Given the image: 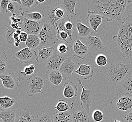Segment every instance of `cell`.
Masks as SVG:
<instances>
[{
    "label": "cell",
    "instance_id": "cell-26",
    "mask_svg": "<svg viewBox=\"0 0 132 122\" xmlns=\"http://www.w3.org/2000/svg\"><path fill=\"white\" fill-rule=\"evenodd\" d=\"M20 14L24 18L30 20L39 22L40 24H44L46 22L43 15L38 11H34L32 12L29 11H23L21 12Z\"/></svg>",
    "mask_w": 132,
    "mask_h": 122
},
{
    "label": "cell",
    "instance_id": "cell-15",
    "mask_svg": "<svg viewBox=\"0 0 132 122\" xmlns=\"http://www.w3.org/2000/svg\"><path fill=\"white\" fill-rule=\"evenodd\" d=\"M56 29L59 31H64L69 35V38L72 40V32L74 28V24L71 22L69 16L60 19L55 24Z\"/></svg>",
    "mask_w": 132,
    "mask_h": 122
},
{
    "label": "cell",
    "instance_id": "cell-9",
    "mask_svg": "<svg viewBox=\"0 0 132 122\" xmlns=\"http://www.w3.org/2000/svg\"><path fill=\"white\" fill-rule=\"evenodd\" d=\"M37 53L29 48H24L19 51L12 54V57L16 62L22 64H30L36 60Z\"/></svg>",
    "mask_w": 132,
    "mask_h": 122
},
{
    "label": "cell",
    "instance_id": "cell-30",
    "mask_svg": "<svg viewBox=\"0 0 132 122\" xmlns=\"http://www.w3.org/2000/svg\"><path fill=\"white\" fill-rule=\"evenodd\" d=\"M16 118V113L14 110L0 111V119L3 122H15Z\"/></svg>",
    "mask_w": 132,
    "mask_h": 122
},
{
    "label": "cell",
    "instance_id": "cell-39",
    "mask_svg": "<svg viewBox=\"0 0 132 122\" xmlns=\"http://www.w3.org/2000/svg\"><path fill=\"white\" fill-rule=\"evenodd\" d=\"M56 30H57L56 38L57 40L63 41L68 44L69 42L67 40V39L69 37L68 34L64 31H59L57 29H56Z\"/></svg>",
    "mask_w": 132,
    "mask_h": 122
},
{
    "label": "cell",
    "instance_id": "cell-19",
    "mask_svg": "<svg viewBox=\"0 0 132 122\" xmlns=\"http://www.w3.org/2000/svg\"><path fill=\"white\" fill-rule=\"evenodd\" d=\"M55 50L56 49L54 46L43 48H39L38 54L36 58L37 63L38 64L45 63L52 55Z\"/></svg>",
    "mask_w": 132,
    "mask_h": 122
},
{
    "label": "cell",
    "instance_id": "cell-23",
    "mask_svg": "<svg viewBox=\"0 0 132 122\" xmlns=\"http://www.w3.org/2000/svg\"><path fill=\"white\" fill-rule=\"evenodd\" d=\"M78 88L76 85L71 81L66 82L64 84L63 95L67 99H71L77 97Z\"/></svg>",
    "mask_w": 132,
    "mask_h": 122
},
{
    "label": "cell",
    "instance_id": "cell-51",
    "mask_svg": "<svg viewBox=\"0 0 132 122\" xmlns=\"http://www.w3.org/2000/svg\"><path fill=\"white\" fill-rule=\"evenodd\" d=\"M45 2V0H42V1H40V0H37V1H36V4H38L39 5H40L42 3H44Z\"/></svg>",
    "mask_w": 132,
    "mask_h": 122
},
{
    "label": "cell",
    "instance_id": "cell-11",
    "mask_svg": "<svg viewBox=\"0 0 132 122\" xmlns=\"http://www.w3.org/2000/svg\"><path fill=\"white\" fill-rule=\"evenodd\" d=\"M67 55H61L55 50L48 61L43 64L44 69L47 71L59 70L62 64L68 57Z\"/></svg>",
    "mask_w": 132,
    "mask_h": 122
},
{
    "label": "cell",
    "instance_id": "cell-6",
    "mask_svg": "<svg viewBox=\"0 0 132 122\" xmlns=\"http://www.w3.org/2000/svg\"><path fill=\"white\" fill-rule=\"evenodd\" d=\"M45 85V80L37 73H35L26 80L24 89L28 96H32L38 93H42V88Z\"/></svg>",
    "mask_w": 132,
    "mask_h": 122
},
{
    "label": "cell",
    "instance_id": "cell-33",
    "mask_svg": "<svg viewBox=\"0 0 132 122\" xmlns=\"http://www.w3.org/2000/svg\"><path fill=\"white\" fill-rule=\"evenodd\" d=\"M16 122H36L35 117L31 116L28 109H25L21 111Z\"/></svg>",
    "mask_w": 132,
    "mask_h": 122
},
{
    "label": "cell",
    "instance_id": "cell-2",
    "mask_svg": "<svg viewBox=\"0 0 132 122\" xmlns=\"http://www.w3.org/2000/svg\"><path fill=\"white\" fill-rule=\"evenodd\" d=\"M114 43L122 52L123 58L132 60V15L121 24L118 34L112 37Z\"/></svg>",
    "mask_w": 132,
    "mask_h": 122
},
{
    "label": "cell",
    "instance_id": "cell-38",
    "mask_svg": "<svg viewBox=\"0 0 132 122\" xmlns=\"http://www.w3.org/2000/svg\"><path fill=\"white\" fill-rule=\"evenodd\" d=\"M92 117L94 121L96 122H100L103 119L104 115L100 110L96 109L93 112Z\"/></svg>",
    "mask_w": 132,
    "mask_h": 122
},
{
    "label": "cell",
    "instance_id": "cell-13",
    "mask_svg": "<svg viewBox=\"0 0 132 122\" xmlns=\"http://www.w3.org/2000/svg\"><path fill=\"white\" fill-rule=\"evenodd\" d=\"M0 80L2 82L3 86L8 89H16L19 86V77L13 72L0 75Z\"/></svg>",
    "mask_w": 132,
    "mask_h": 122
},
{
    "label": "cell",
    "instance_id": "cell-3",
    "mask_svg": "<svg viewBox=\"0 0 132 122\" xmlns=\"http://www.w3.org/2000/svg\"><path fill=\"white\" fill-rule=\"evenodd\" d=\"M132 68L131 64L113 62L105 69L106 78L112 85H119Z\"/></svg>",
    "mask_w": 132,
    "mask_h": 122
},
{
    "label": "cell",
    "instance_id": "cell-1",
    "mask_svg": "<svg viewBox=\"0 0 132 122\" xmlns=\"http://www.w3.org/2000/svg\"><path fill=\"white\" fill-rule=\"evenodd\" d=\"M129 0H93L88 6V11L103 16L107 21L115 20L122 24L125 20L127 5Z\"/></svg>",
    "mask_w": 132,
    "mask_h": 122
},
{
    "label": "cell",
    "instance_id": "cell-50",
    "mask_svg": "<svg viewBox=\"0 0 132 122\" xmlns=\"http://www.w3.org/2000/svg\"><path fill=\"white\" fill-rule=\"evenodd\" d=\"M20 42H21V41H20V40H18V41H16L15 42V44H14L15 47H19V45H20Z\"/></svg>",
    "mask_w": 132,
    "mask_h": 122
},
{
    "label": "cell",
    "instance_id": "cell-31",
    "mask_svg": "<svg viewBox=\"0 0 132 122\" xmlns=\"http://www.w3.org/2000/svg\"><path fill=\"white\" fill-rule=\"evenodd\" d=\"M16 32V30L14 29L11 27L9 25L7 27V31L6 32L5 38L7 48L9 49H13L15 47V40L14 39V33Z\"/></svg>",
    "mask_w": 132,
    "mask_h": 122
},
{
    "label": "cell",
    "instance_id": "cell-4",
    "mask_svg": "<svg viewBox=\"0 0 132 122\" xmlns=\"http://www.w3.org/2000/svg\"><path fill=\"white\" fill-rule=\"evenodd\" d=\"M114 111L119 115H126L132 110V97L123 93H119L110 101Z\"/></svg>",
    "mask_w": 132,
    "mask_h": 122
},
{
    "label": "cell",
    "instance_id": "cell-48",
    "mask_svg": "<svg viewBox=\"0 0 132 122\" xmlns=\"http://www.w3.org/2000/svg\"><path fill=\"white\" fill-rule=\"evenodd\" d=\"M12 2L13 3H18L19 6V10L21 11L23 10V5H22V1L21 0H18V1H12Z\"/></svg>",
    "mask_w": 132,
    "mask_h": 122
},
{
    "label": "cell",
    "instance_id": "cell-47",
    "mask_svg": "<svg viewBox=\"0 0 132 122\" xmlns=\"http://www.w3.org/2000/svg\"><path fill=\"white\" fill-rule=\"evenodd\" d=\"M9 25H10L13 29H15L16 30L18 29L22 30L21 26L19 24H17V23H14L11 22L9 23Z\"/></svg>",
    "mask_w": 132,
    "mask_h": 122
},
{
    "label": "cell",
    "instance_id": "cell-10",
    "mask_svg": "<svg viewBox=\"0 0 132 122\" xmlns=\"http://www.w3.org/2000/svg\"><path fill=\"white\" fill-rule=\"evenodd\" d=\"M77 80L82 88V92L80 98L81 108L89 114L90 106L93 101H94L93 91L91 88L86 89L82 84V81L79 78L77 79Z\"/></svg>",
    "mask_w": 132,
    "mask_h": 122
},
{
    "label": "cell",
    "instance_id": "cell-32",
    "mask_svg": "<svg viewBox=\"0 0 132 122\" xmlns=\"http://www.w3.org/2000/svg\"><path fill=\"white\" fill-rule=\"evenodd\" d=\"M26 43L27 48L33 49L38 48L40 45V40L37 35L29 34Z\"/></svg>",
    "mask_w": 132,
    "mask_h": 122
},
{
    "label": "cell",
    "instance_id": "cell-24",
    "mask_svg": "<svg viewBox=\"0 0 132 122\" xmlns=\"http://www.w3.org/2000/svg\"><path fill=\"white\" fill-rule=\"evenodd\" d=\"M53 122H72V113L71 111L56 112L51 114Z\"/></svg>",
    "mask_w": 132,
    "mask_h": 122
},
{
    "label": "cell",
    "instance_id": "cell-29",
    "mask_svg": "<svg viewBox=\"0 0 132 122\" xmlns=\"http://www.w3.org/2000/svg\"><path fill=\"white\" fill-rule=\"evenodd\" d=\"M11 66L8 64L7 56L4 52L0 51V75L5 74L11 70Z\"/></svg>",
    "mask_w": 132,
    "mask_h": 122
},
{
    "label": "cell",
    "instance_id": "cell-12",
    "mask_svg": "<svg viewBox=\"0 0 132 122\" xmlns=\"http://www.w3.org/2000/svg\"><path fill=\"white\" fill-rule=\"evenodd\" d=\"M71 51L75 57L82 60H84L90 54L87 46L83 43L79 39H77L71 45Z\"/></svg>",
    "mask_w": 132,
    "mask_h": 122
},
{
    "label": "cell",
    "instance_id": "cell-27",
    "mask_svg": "<svg viewBox=\"0 0 132 122\" xmlns=\"http://www.w3.org/2000/svg\"><path fill=\"white\" fill-rule=\"evenodd\" d=\"M89 114L85 110H80L72 113V122H89Z\"/></svg>",
    "mask_w": 132,
    "mask_h": 122
},
{
    "label": "cell",
    "instance_id": "cell-53",
    "mask_svg": "<svg viewBox=\"0 0 132 122\" xmlns=\"http://www.w3.org/2000/svg\"><path fill=\"white\" fill-rule=\"evenodd\" d=\"M114 122H120V121H119V120H115V121H114Z\"/></svg>",
    "mask_w": 132,
    "mask_h": 122
},
{
    "label": "cell",
    "instance_id": "cell-43",
    "mask_svg": "<svg viewBox=\"0 0 132 122\" xmlns=\"http://www.w3.org/2000/svg\"><path fill=\"white\" fill-rule=\"evenodd\" d=\"M35 3L34 0H22V3L23 7L26 8H30L32 7Z\"/></svg>",
    "mask_w": 132,
    "mask_h": 122
},
{
    "label": "cell",
    "instance_id": "cell-18",
    "mask_svg": "<svg viewBox=\"0 0 132 122\" xmlns=\"http://www.w3.org/2000/svg\"><path fill=\"white\" fill-rule=\"evenodd\" d=\"M79 64V67L75 71V73L80 76L84 80H90L94 74L93 66L87 64Z\"/></svg>",
    "mask_w": 132,
    "mask_h": 122
},
{
    "label": "cell",
    "instance_id": "cell-28",
    "mask_svg": "<svg viewBox=\"0 0 132 122\" xmlns=\"http://www.w3.org/2000/svg\"><path fill=\"white\" fill-rule=\"evenodd\" d=\"M123 93L127 94L132 97V75L127 76L119 84Z\"/></svg>",
    "mask_w": 132,
    "mask_h": 122
},
{
    "label": "cell",
    "instance_id": "cell-40",
    "mask_svg": "<svg viewBox=\"0 0 132 122\" xmlns=\"http://www.w3.org/2000/svg\"><path fill=\"white\" fill-rule=\"evenodd\" d=\"M9 19L11 20V22L19 24L20 26L24 20V18L21 15L16 17V13L12 14V15H11Z\"/></svg>",
    "mask_w": 132,
    "mask_h": 122
},
{
    "label": "cell",
    "instance_id": "cell-8",
    "mask_svg": "<svg viewBox=\"0 0 132 122\" xmlns=\"http://www.w3.org/2000/svg\"><path fill=\"white\" fill-rule=\"evenodd\" d=\"M86 45L90 53L95 56L105 53L108 50V48L104 44L102 39L97 36L89 35L86 38Z\"/></svg>",
    "mask_w": 132,
    "mask_h": 122
},
{
    "label": "cell",
    "instance_id": "cell-54",
    "mask_svg": "<svg viewBox=\"0 0 132 122\" xmlns=\"http://www.w3.org/2000/svg\"><path fill=\"white\" fill-rule=\"evenodd\" d=\"M0 12H1V11H0Z\"/></svg>",
    "mask_w": 132,
    "mask_h": 122
},
{
    "label": "cell",
    "instance_id": "cell-17",
    "mask_svg": "<svg viewBox=\"0 0 132 122\" xmlns=\"http://www.w3.org/2000/svg\"><path fill=\"white\" fill-rule=\"evenodd\" d=\"M104 19L103 16L98 14L88 11L87 17L86 18L87 22L90 28L95 32H98V28L102 23Z\"/></svg>",
    "mask_w": 132,
    "mask_h": 122
},
{
    "label": "cell",
    "instance_id": "cell-35",
    "mask_svg": "<svg viewBox=\"0 0 132 122\" xmlns=\"http://www.w3.org/2000/svg\"><path fill=\"white\" fill-rule=\"evenodd\" d=\"M36 69V66L34 64H30L29 65L24 67L23 72L21 71L19 69V71L21 74L24 77H26L28 75H32L34 74V72Z\"/></svg>",
    "mask_w": 132,
    "mask_h": 122
},
{
    "label": "cell",
    "instance_id": "cell-41",
    "mask_svg": "<svg viewBox=\"0 0 132 122\" xmlns=\"http://www.w3.org/2000/svg\"><path fill=\"white\" fill-rule=\"evenodd\" d=\"M56 50L61 55H66L68 51V47L65 43H61L57 46Z\"/></svg>",
    "mask_w": 132,
    "mask_h": 122
},
{
    "label": "cell",
    "instance_id": "cell-45",
    "mask_svg": "<svg viewBox=\"0 0 132 122\" xmlns=\"http://www.w3.org/2000/svg\"><path fill=\"white\" fill-rule=\"evenodd\" d=\"M8 10L11 13H15V11L16 10V8L13 2H12V1H9V3L8 6Z\"/></svg>",
    "mask_w": 132,
    "mask_h": 122
},
{
    "label": "cell",
    "instance_id": "cell-44",
    "mask_svg": "<svg viewBox=\"0 0 132 122\" xmlns=\"http://www.w3.org/2000/svg\"><path fill=\"white\" fill-rule=\"evenodd\" d=\"M28 37V34L26 32H22L19 35V40L22 42H26Z\"/></svg>",
    "mask_w": 132,
    "mask_h": 122
},
{
    "label": "cell",
    "instance_id": "cell-16",
    "mask_svg": "<svg viewBox=\"0 0 132 122\" xmlns=\"http://www.w3.org/2000/svg\"><path fill=\"white\" fill-rule=\"evenodd\" d=\"M76 66V64L69 57H67L63 61L59 69L63 79L65 80L69 79L73 75V72Z\"/></svg>",
    "mask_w": 132,
    "mask_h": 122
},
{
    "label": "cell",
    "instance_id": "cell-7",
    "mask_svg": "<svg viewBox=\"0 0 132 122\" xmlns=\"http://www.w3.org/2000/svg\"><path fill=\"white\" fill-rule=\"evenodd\" d=\"M56 34L57 30L56 27L45 22L38 35L40 40V45L45 48H48V46L55 44L58 40Z\"/></svg>",
    "mask_w": 132,
    "mask_h": 122
},
{
    "label": "cell",
    "instance_id": "cell-22",
    "mask_svg": "<svg viewBox=\"0 0 132 122\" xmlns=\"http://www.w3.org/2000/svg\"><path fill=\"white\" fill-rule=\"evenodd\" d=\"M63 6L66 15L74 18L76 15L75 12L76 0H61L59 1Z\"/></svg>",
    "mask_w": 132,
    "mask_h": 122
},
{
    "label": "cell",
    "instance_id": "cell-52",
    "mask_svg": "<svg viewBox=\"0 0 132 122\" xmlns=\"http://www.w3.org/2000/svg\"><path fill=\"white\" fill-rule=\"evenodd\" d=\"M22 31H21V29H18V30H16V33H17L18 34H19V35L21 33V32H22Z\"/></svg>",
    "mask_w": 132,
    "mask_h": 122
},
{
    "label": "cell",
    "instance_id": "cell-42",
    "mask_svg": "<svg viewBox=\"0 0 132 122\" xmlns=\"http://www.w3.org/2000/svg\"><path fill=\"white\" fill-rule=\"evenodd\" d=\"M9 3L8 0L0 1V11L3 13L6 14L8 12V6Z\"/></svg>",
    "mask_w": 132,
    "mask_h": 122
},
{
    "label": "cell",
    "instance_id": "cell-37",
    "mask_svg": "<svg viewBox=\"0 0 132 122\" xmlns=\"http://www.w3.org/2000/svg\"><path fill=\"white\" fill-rule=\"evenodd\" d=\"M95 61L98 66H105L108 63V59L104 55L100 54L96 56Z\"/></svg>",
    "mask_w": 132,
    "mask_h": 122
},
{
    "label": "cell",
    "instance_id": "cell-25",
    "mask_svg": "<svg viewBox=\"0 0 132 122\" xmlns=\"http://www.w3.org/2000/svg\"><path fill=\"white\" fill-rule=\"evenodd\" d=\"M76 28L78 31V37L79 39L87 38L92 33V29L90 27L83 24L81 20H77Z\"/></svg>",
    "mask_w": 132,
    "mask_h": 122
},
{
    "label": "cell",
    "instance_id": "cell-20",
    "mask_svg": "<svg viewBox=\"0 0 132 122\" xmlns=\"http://www.w3.org/2000/svg\"><path fill=\"white\" fill-rule=\"evenodd\" d=\"M18 107V103L15 99L6 96L0 97V111L6 110H14Z\"/></svg>",
    "mask_w": 132,
    "mask_h": 122
},
{
    "label": "cell",
    "instance_id": "cell-21",
    "mask_svg": "<svg viewBox=\"0 0 132 122\" xmlns=\"http://www.w3.org/2000/svg\"><path fill=\"white\" fill-rule=\"evenodd\" d=\"M46 77L48 81L56 87H58L63 80V77L59 70L47 71Z\"/></svg>",
    "mask_w": 132,
    "mask_h": 122
},
{
    "label": "cell",
    "instance_id": "cell-46",
    "mask_svg": "<svg viewBox=\"0 0 132 122\" xmlns=\"http://www.w3.org/2000/svg\"><path fill=\"white\" fill-rule=\"evenodd\" d=\"M125 122H132V110L125 116Z\"/></svg>",
    "mask_w": 132,
    "mask_h": 122
},
{
    "label": "cell",
    "instance_id": "cell-34",
    "mask_svg": "<svg viewBox=\"0 0 132 122\" xmlns=\"http://www.w3.org/2000/svg\"><path fill=\"white\" fill-rule=\"evenodd\" d=\"M70 109V107L68 102L63 100H59L56 106L54 108V109L59 112L67 111L69 110Z\"/></svg>",
    "mask_w": 132,
    "mask_h": 122
},
{
    "label": "cell",
    "instance_id": "cell-5",
    "mask_svg": "<svg viewBox=\"0 0 132 122\" xmlns=\"http://www.w3.org/2000/svg\"><path fill=\"white\" fill-rule=\"evenodd\" d=\"M42 13L45 21L55 27L56 22L68 16L59 1L45 7Z\"/></svg>",
    "mask_w": 132,
    "mask_h": 122
},
{
    "label": "cell",
    "instance_id": "cell-36",
    "mask_svg": "<svg viewBox=\"0 0 132 122\" xmlns=\"http://www.w3.org/2000/svg\"><path fill=\"white\" fill-rule=\"evenodd\" d=\"M36 122H53L51 115L50 113L43 112L42 114L37 115V119Z\"/></svg>",
    "mask_w": 132,
    "mask_h": 122
},
{
    "label": "cell",
    "instance_id": "cell-14",
    "mask_svg": "<svg viewBox=\"0 0 132 122\" xmlns=\"http://www.w3.org/2000/svg\"><path fill=\"white\" fill-rule=\"evenodd\" d=\"M41 24L39 22L30 20L24 18V20L21 27L22 29L24 32H26L28 34L38 35L43 26H42Z\"/></svg>",
    "mask_w": 132,
    "mask_h": 122
},
{
    "label": "cell",
    "instance_id": "cell-49",
    "mask_svg": "<svg viewBox=\"0 0 132 122\" xmlns=\"http://www.w3.org/2000/svg\"><path fill=\"white\" fill-rule=\"evenodd\" d=\"M13 37L14 40H15V41H18V40H19V34H18L17 33H16V32H15L14 33Z\"/></svg>",
    "mask_w": 132,
    "mask_h": 122
}]
</instances>
